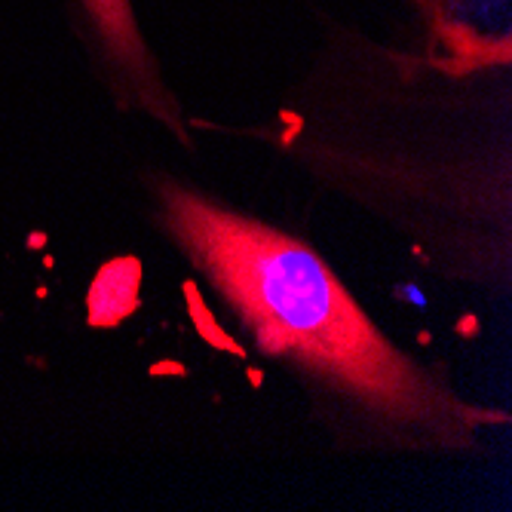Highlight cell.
Instances as JSON below:
<instances>
[{
  "instance_id": "2",
  "label": "cell",
  "mask_w": 512,
  "mask_h": 512,
  "mask_svg": "<svg viewBox=\"0 0 512 512\" xmlns=\"http://www.w3.org/2000/svg\"><path fill=\"white\" fill-rule=\"evenodd\" d=\"M74 4L83 37L102 68V80L111 89L117 108L151 117L175 142L191 148L184 111L138 25L132 0H74Z\"/></svg>"
},
{
  "instance_id": "1",
  "label": "cell",
  "mask_w": 512,
  "mask_h": 512,
  "mask_svg": "<svg viewBox=\"0 0 512 512\" xmlns=\"http://www.w3.org/2000/svg\"><path fill=\"white\" fill-rule=\"evenodd\" d=\"M157 221L237 319L350 448L476 454L509 414L467 402L396 347L310 243L178 181H154Z\"/></svg>"
}]
</instances>
